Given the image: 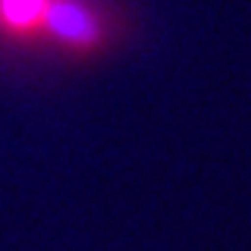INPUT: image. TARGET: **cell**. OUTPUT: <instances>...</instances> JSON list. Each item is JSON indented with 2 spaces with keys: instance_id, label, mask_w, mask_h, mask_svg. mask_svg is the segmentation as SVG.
Masks as SVG:
<instances>
[{
  "instance_id": "1",
  "label": "cell",
  "mask_w": 251,
  "mask_h": 251,
  "mask_svg": "<svg viewBox=\"0 0 251 251\" xmlns=\"http://www.w3.org/2000/svg\"><path fill=\"white\" fill-rule=\"evenodd\" d=\"M41 19L47 22V28L53 31L63 41L73 44H91L98 38V25L91 22V16L82 10V6L69 3V0H53V3L44 6Z\"/></svg>"
},
{
  "instance_id": "2",
  "label": "cell",
  "mask_w": 251,
  "mask_h": 251,
  "mask_svg": "<svg viewBox=\"0 0 251 251\" xmlns=\"http://www.w3.org/2000/svg\"><path fill=\"white\" fill-rule=\"evenodd\" d=\"M44 6H47V0H0V16L10 25L25 28L44 16Z\"/></svg>"
}]
</instances>
